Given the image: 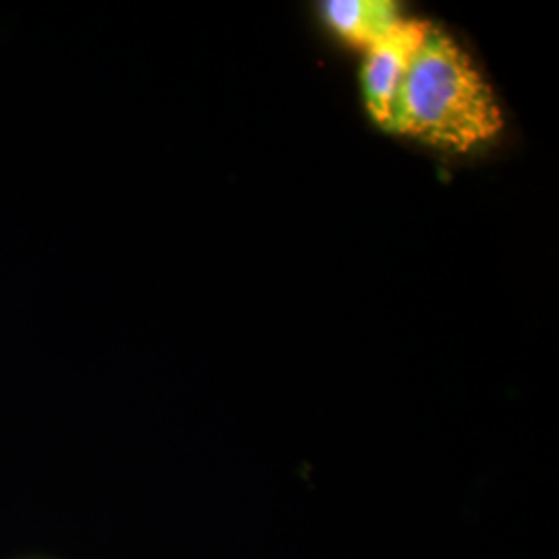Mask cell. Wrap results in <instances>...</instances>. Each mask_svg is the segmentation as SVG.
Masks as SVG:
<instances>
[{"instance_id":"6da1fadb","label":"cell","mask_w":559,"mask_h":559,"mask_svg":"<svg viewBox=\"0 0 559 559\" xmlns=\"http://www.w3.org/2000/svg\"><path fill=\"white\" fill-rule=\"evenodd\" d=\"M501 129L500 102L468 52L429 23L404 83L400 135L464 154Z\"/></svg>"},{"instance_id":"7a4b0ae2","label":"cell","mask_w":559,"mask_h":559,"mask_svg":"<svg viewBox=\"0 0 559 559\" xmlns=\"http://www.w3.org/2000/svg\"><path fill=\"white\" fill-rule=\"evenodd\" d=\"M427 27V21H400L383 40L367 48L360 67V94L365 108L371 120L392 135H400L404 83Z\"/></svg>"},{"instance_id":"3957f363","label":"cell","mask_w":559,"mask_h":559,"mask_svg":"<svg viewBox=\"0 0 559 559\" xmlns=\"http://www.w3.org/2000/svg\"><path fill=\"white\" fill-rule=\"evenodd\" d=\"M320 11L342 40L362 48L383 40L404 20L399 2L392 0H328L321 2Z\"/></svg>"}]
</instances>
